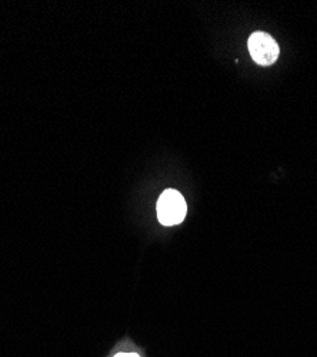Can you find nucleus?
<instances>
[{
    "instance_id": "obj_1",
    "label": "nucleus",
    "mask_w": 317,
    "mask_h": 357,
    "mask_svg": "<svg viewBox=\"0 0 317 357\" xmlns=\"http://www.w3.org/2000/svg\"><path fill=\"white\" fill-rule=\"evenodd\" d=\"M186 200L175 189H166L157 202V218L163 226H175L185 220Z\"/></svg>"
},
{
    "instance_id": "obj_2",
    "label": "nucleus",
    "mask_w": 317,
    "mask_h": 357,
    "mask_svg": "<svg viewBox=\"0 0 317 357\" xmlns=\"http://www.w3.org/2000/svg\"><path fill=\"white\" fill-rule=\"evenodd\" d=\"M247 46L253 61L261 66L273 65L280 54L277 42L265 32L252 33L249 38Z\"/></svg>"
},
{
    "instance_id": "obj_3",
    "label": "nucleus",
    "mask_w": 317,
    "mask_h": 357,
    "mask_svg": "<svg viewBox=\"0 0 317 357\" xmlns=\"http://www.w3.org/2000/svg\"><path fill=\"white\" fill-rule=\"evenodd\" d=\"M114 357H139L136 353H119Z\"/></svg>"
}]
</instances>
